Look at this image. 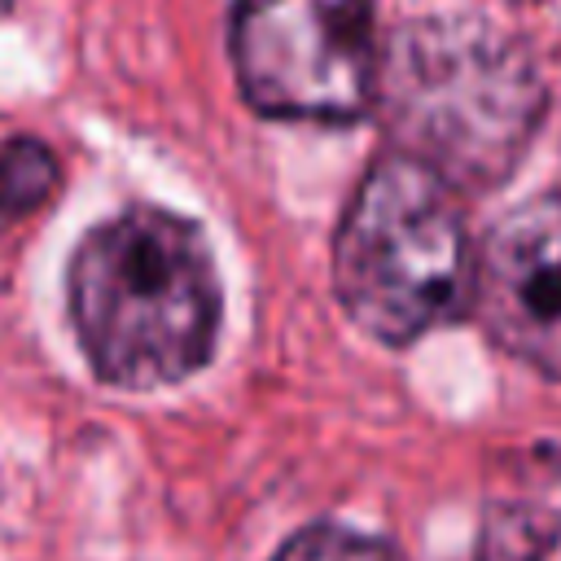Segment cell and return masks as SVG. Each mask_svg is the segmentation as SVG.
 I'll use <instances>...</instances> for the list:
<instances>
[{
	"label": "cell",
	"instance_id": "cell-1",
	"mask_svg": "<svg viewBox=\"0 0 561 561\" xmlns=\"http://www.w3.org/2000/svg\"><path fill=\"white\" fill-rule=\"evenodd\" d=\"M219 276L202 232L167 210H127L83 237L70 316L92 368L114 386H171L197 373L219 333Z\"/></svg>",
	"mask_w": 561,
	"mask_h": 561
},
{
	"label": "cell",
	"instance_id": "cell-2",
	"mask_svg": "<svg viewBox=\"0 0 561 561\" xmlns=\"http://www.w3.org/2000/svg\"><path fill=\"white\" fill-rule=\"evenodd\" d=\"M333 285L351 320L394 346L460 316L473 263L451 184L412 153L381 158L342 215Z\"/></svg>",
	"mask_w": 561,
	"mask_h": 561
},
{
	"label": "cell",
	"instance_id": "cell-3",
	"mask_svg": "<svg viewBox=\"0 0 561 561\" xmlns=\"http://www.w3.org/2000/svg\"><path fill=\"white\" fill-rule=\"evenodd\" d=\"M232 66L272 118L351 123L377 92L368 0H237Z\"/></svg>",
	"mask_w": 561,
	"mask_h": 561
},
{
	"label": "cell",
	"instance_id": "cell-4",
	"mask_svg": "<svg viewBox=\"0 0 561 561\" xmlns=\"http://www.w3.org/2000/svg\"><path fill=\"white\" fill-rule=\"evenodd\" d=\"M390 118L447 184H491L526 145L535 96L500 53L416 48L390 70Z\"/></svg>",
	"mask_w": 561,
	"mask_h": 561
},
{
	"label": "cell",
	"instance_id": "cell-5",
	"mask_svg": "<svg viewBox=\"0 0 561 561\" xmlns=\"http://www.w3.org/2000/svg\"><path fill=\"white\" fill-rule=\"evenodd\" d=\"M473 307L504 351L561 377V197L526 202L491 228Z\"/></svg>",
	"mask_w": 561,
	"mask_h": 561
},
{
	"label": "cell",
	"instance_id": "cell-6",
	"mask_svg": "<svg viewBox=\"0 0 561 561\" xmlns=\"http://www.w3.org/2000/svg\"><path fill=\"white\" fill-rule=\"evenodd\" d=\"M53 158L35 140H18L0 153V210H31L53 188Z\"/></svg>",
	"mask_w": 561,
	"mask_h": 561
},
{
	"label": "cell",
	"instance_id": "cell-7",
	"mask_svg": "<svg viewBox=\"0 0 561 561\" xmlns=\"http://www.w3.org/2000/svg\"><path fill=\"white\" fill-rule=\"evenodd\" d=\"M276 561H394V552L342 526H311L298 539H289Z\"/></svg>",
	"mask_w": 561,
	"mask_h": 561
},
{
	"label": "cell",
	"instance_id": "cell-8",
	"mask_svg": "<svg viewBox=\"0 0 561 561\" xmlns=\"http://www.w3.org/2000/svg\"><path fill=\"white\" fill-rule=\"evenodd\" d=\"M4 4H9V0H0V9H4Z\"/></svg>",
	"mask_w": 561,
	"mask_h": 561
}]
</instances>
